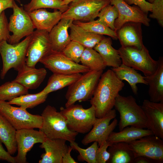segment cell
Here are the masks:
<instances>
[{
    "mask_svg": "<svg viewBox=\"0 0 163 163\" xmlns=\"http://www.w3.org/2000/svg\"><path fill=\"white\" fill-rule=\"evenodd\" d=\"M151 135L154 134L150 129L133 126H126L119 132H112L109 136L107 141L111 144L118 142L128 143Z\"/></svg>",
    "mask_w": 163,
    "mask_h": 163,
    "instance_id": "25",
    "label": "cell"
},
{
    "mask_svg": "<svg viewBox=\"0 0 163 163\" xmlns=\"http://www.w3.org/2000/svg\"><path fill=\"white\" fill-rule=\"evenodd\" d=\"M129 5L134 4L138 6L142 11L148 14L151 11L152 4L146 0H123Z\"/></svg>",
    "mask_w": 163,
    "mask_h": 163,
    "instance_id": "42",
    "label": "cell"
},
{
    "mask_svg": "<svg viewBox=\"0 0 163 163\" xmlns=\"http://www.w3.org/2000/svg\"><path fill=\"white\" fill-rule=\"evenodd\" d=\"M66 141L62 139L46 137L40 146L45 152L42 154L39 163H62V158L68 149Z\"/></svg>",
    "mask_w": 163,
    "mask_h": 163,
    "instance_id": "19",
    "label": "cell"
},
{
    "mask_svg": "<svg viewBox=\"0 0 163 163\" xmlns=\"http://www.w3.org/2000/svg\"><path fill=\"white\" fill-rule=\"evenodd\" d=\"M110 4V0H76L69 5L67 10L62 13V18L73 21H92L103 8Z\"/></svg>",
    "mask_w": 163,
    "mask_h": 163,
    "instance_id": "9",
    "label": "cell"
},
{
    "mask_svg": "<svg viewBox=\"0 0 163 163\" xmlns=\"http://www.w3.org/2000/svg\"><path fill=\"white\" fill-rule=\"evenodd\" d=\"M111 145L106 141L98 147L96 154L97 163H105L108 161L110 155L107 149Z\"/></svg>",
    "mask_w": 163,
    "mask_h": 163,
    "instance_id": "40",
    "label": "cell"
},
{
    "mask_svg": "<svg viewBox=\"0 0 163 163\" xmlns=\"http://www.w3.org/2000/svg\"><path fill=\"white\" fill-rule=\"evenodd\" d=\"M46 137L39 130L34 129L16 130L15 135L17 154L14 157L16 163H26L27 153L37 143H42Z\"/></svg>",
    "mask_w": 163,
    "mask_h": 163,
    "instance_id": "16",
    "label": "cell"
},
{
    "mask_svg": "<svg viewBox=\"0 0 163 163\" xmlns=\"http://www.w3.org/2000/svg\"><path fill=\"white\" fill-rule=\"evenodd\" d=\"M76 0H62V4L63 5H69L72 2Z\"/></svg>",
    "mask_w": 163,
    "mask_h": 163,
    "instance_id": "47",
    "label": "cell"
},
{
    "mask_svg": "<svg viewBox=\"0 0 163 163\" xmlns=\"http://www.w3.org/2000/svg\"><path fill=\"white\" fill-rule=\"evenodd\" d=\"M8 27V22L5 12L3 11L0 15V43L8 40L10 35Z\"/></svg>",
    "mask_w": 163,
    "mask_h": 163,
    "instance_id": "41",
    "label": "cell"
},
{
    "mask_svg": "<svg viewBox=\"0 0 163 163\" xmlns=\"http://www.w3.org/2000/svg\"><path fill=\"white\" fill-rule=\"evenodd\" d=\"M111 69L120 80L122 81L125 80L129 83L133 92L135 95L137 94L138 93L137 84L141 83L148 85L147 82L144 79V76H142L133 68L122 63L119 67L112 68Z\"/></svg>",
    "mask_w": 163,
    "mask_h": 163,
    "instance_id": "27",
    "label": "cell"
},
{
    "mask_svg": "<svg viewBox=\"0 0 163 163\" xmlns=\"http://www.w3.org/2000/svg\"><path fill=\"white\" fill-rule=\"evenodd\" d=\"M73 23L87 31L97 34L107 35L116 40L118 39L116 32L98 19L87 22L74 21Z\"/></svg>",
    "mask_w": 163,
    "mask_h": 163,
    "instance_id": "34",
    "label": "cell"
},
{
    "mask_svg": "<svg viewBox=\"0 0 163 163\" xmlns=\"http://www.w3.org/2000/svg\"><path fill=\"white\" fill-rule=\"evenodd\" d=\"M114 107L120 115L119 131L128 126L148 128L147 120L141 106L137 104L132 96L125 97L119 94Z\"/></svg>",
    "mask_w": 163,
    "mask_h": 163,
    "instance_id": "3",
    "label": "cell"
},
{
    "mask_svg": "<svg viewBox=\"0 0 163 163\" xmlns=\"http://www.w3.org/2000/svg\"><path fill=\"white\" fill-rule=\"evenodd\" d=\"M53 73L64 74L84 73L90 70L72 61L62 52L52 51L40 62Z\"/></svg>",
    "mask_w": 163,
    "mask_h": 163,
    "instance_id": "14",
    "label": "cell"
},
{
    "mask_svg": "<svg viewBox=\"0 0 163 163\" xmlns=\"http://www.w3.org/2000/svg\"><path fill=\"white\" fill-rule=\"evenodd\" d=\"M28 93V89L19 83L8 82L0 86V101H9Z\"/></svg>",
    "mask_w": 163,
    "mask_h": 163,
    "instance_id": "33",
    "label": "cell"
},
{
    "mask_svg": "<svg viewBox=\"0 0 163 163\" xmlns=\"http://www.w3.org/2000/svg\"><path fill=\"white\" fill-rule=\"evenodd\" d=\"M48 95L41 91L35 94L27 93L14 98L8 102L11 105H15L25 109H31L45 102Z\"/></svg>",
    "mask_w": 163,
    "mask_h": 163,
    "instance_id": "31",
    "label": "cell"
},
{
    "mask_svg": "<svg viewBox=\"0 0 163 163\" xmlns=\"http://www.w3.org/2000/svg\"><path fill=\"white\" fill-rule=\"evenodd\" d=\"M69 28L71 40L78 43L85 48H94L104 37L103 35L86 30L73 22Z\"/></svg>",
    "mask_w": 163,
    "mask_h": 163,
    "instance_id": "26",
    "label": "cell"
},
{
    "mask_svg": "<svg viewBox=\"0 0 163 163\" xmlns=\"http://www.w3.org/2000/svg\"><path fill=\"white\" fill-rule=\"evenodd\" d=\"M112 44L111 38L104 37L93 49L100 54L107 66L116 68L120 66L122 62L118 50Z\"/></svg>",
    "mask_w": 163,
    "mask_h": 163,
    "instance_id": "24",
    "label": "cell"
},
{
    "mask_svg": "<svg viewBox=\"0 0 163 163\" xmlns=\"http://www.w3.org/2000/svg\"><path fill=\"white\" fill-rule=\"evenodd\" d=\"M13 13L9 18L8 27L12 33L7 42L11 44L19 42L24 37L31 35L35 29L28 12L14 2Z\"/></svg>",
    "mask_w": 163,
    "mask_h": 163,
    "instance_id": "10",
    "label": "cell"
},
{
    "mask_svg": "<svg viewBox=\"0 0 163 163\" xmlns=\"http://www.w3.org/2000/svg\"><path fill=\"white\" fill-rule=\"evenodd\" d=\"M81 73L64 74L53 73L50 77L46 87L41 91L44 94L50 93L69 86L78 79Z\"/></svg>",
    "mask_w": 163,
    "mask_h": 163,
    "instance_id": "29",
    "label": "cell"
},
{
    "mask_svg": "<svg viewBox=\"0 0 163 163\" xmlns=\"http://www.w3.org/2000/svg\"><path fill=\"white\" fill-rule=\"evenodd\" d=\"M135 158L143 156L155 162H163V140L151 135L127 143Z\"/></svg>",
    "mask_w": 163,
    "mask_h": 163,
    "instance_id": "11",
    "label": "cell"
},
{
    "mask_svg": "<svg viewBox=\"0 0 163 163\" xmlns=\"http://www.w3.org/2000/svg\"><path fill=\"white\" fill-rule=\"evenodd\" d=\"M15 0H0V15L5 9L12 8Z\"/></svg>",
    "mask_w": 163,
    "mask_h": 163,
    "instance_id": "44",
    "label": "cell"
},
{
    "mask_svg": "<svg viewBox=\"0 0 163 163\" xmlns=\"http://www.w3.org/2000/svg\"><path fill=\"white\" fill-rule=\"evenodd\" d=\"M155 162L153 160L147 157L139 156L136 157L133 163H152Z\"/></svg>",
    "mask_w": 163,
    "mask_h": 163,
    "instance_id": "46",
    "label": "cell"
},
{
    "mask_svg": "<svg viewBox=\"0 0 163 163\" xmlns=\"http://www.w3.org/2000/svg\"><path fill=\"white\" fill-rule=\"evenodd\" d=\"M69 5H63L62 0H31L24 6L27 12L41 8H50L58 10L62 13L68 9Z\"/></svg>",
    "mask_w": 163,
    "mask_h": 163,
    "instance_id": "35",
    "label": "cell"
},
{
    "mask_svg": "<svg viewBox=\"0 0 163 163\" xmlns=\"http://www.w3.org/2000/svg\"><path fill=\"white\" fill-rule=\"evenodd\" d=\"M115 109H112L104 117L96 118L91 130L84 137L81 141L84 145L97 142L98 147L107 141L110 134L117 125L118 120Z\"/></svg>",
    "mask_w": 163,
    "mask_h": 163,
    "instance_id": "13",
    "label": "cell"
},
{
    "mask_svg": "<svg viewBox=\"0 0 163 163\" xmlns=\"http://www.w3.org/2000/svg\"><path fill=\"white\" fill-rule=\"evenodd\" d=\"M28 13L35 29L49 33L62 19V13L56 10L50 12L41 8Z\"/></svg>",
    "mask_w": 163,
    "mask_h": 163,
    "instance_id": "21",
    "label": "cell"
},
{
    "mask_svg": "<svg viewBox=\"0 0 163 163\" xmlns=\"http://www.w3.org/2000/svg\"><path fill=\"white\" fill-rule=\"evenodd\" d=\"M147 0L148 2L152 3L155 0Z\"/></svg>",
    "mask_w": 163,
    "mask_h": 163,
    "instance_id": "48",
    "label": "cell"
},
{
    "mask_svg": "<svg viewBox=\"0 0 163 163\" xmlns=\"http://www.w3.org/2000/svg\"><path fill=\"white\" fill-rule=\"evenodd\" d=\"M41 116L42 124L39 130L49 139H61L70 142L75 141L78 133L70 130L66 119L60 112L54 107L47 105Z\"/></svg>",
    "mask_w": 163,
    "mask_h": 163,
    "instance_id": "2",
    "label": "cell"
},
{
    "mask_svg": "<svg viewBox=\"0 0 163 163\" xmlns=\"http://www.w3.org/2000/svg\"><path fill=\"white\" fill-rule=\"evenodd\" d=\"M16 130L0 113V140L11 155L17 151L15 135Z\"/></svg>",
    "mask_w": 163,
    "mask_h": 163,
    "instance_id": "30",
    "label": "cell"
},
{
    "mask_svg": "<svg viewBox=\"0 0 163 163\" xmlns=\"http://www.w3.org/2000/svg\"><path fill=\"white\" fill-rule=\"evenodd\" d=\"M31 35L26 37L19 42L11 44L6 40L0 43V54L2 60V68L0 77L3 79L11 69L18 70L25 63L27 48Z\"/></svg>",
    "mask_w": 163,
    "mask_h": 163,
    "instance_id": "7",
    "label": "cell"
},
{
    "mask_svg": "<svg viewBox=\"0 0 163 163\" xmlns=\"http://www.w3.org/2000/svg\"><path fill=\"white\" fill-rule=\"evenodd\" d=\"M103 71L90 70L69 86L65 97V107L74 104L77 101H86L93 96Z\"/></svg>",
    "mask_w": 163,
    "mask_h": 163,
    "instance_id": "4",
    "label": "cell"
},
{
    "mask_svg": "<svg viewBox=\"0 0 163 163\" xmlns=\"http://www.w3.org/2000/svg\"><path fill=\"white\" fill-rule=\"evenodd\" d=\"M124 86L111 69L102 73L90 100L97 118H101L114 107L116 98Z\"/></svg>",
    "mask_w": 163,
    "mask_h": 163,
    "instance_id": "1",
    "label": "cell"
},
{
    "mask_svg": "<svg viewBox=\"0 0 163 163\" xmlns=\"http://www.w3.org/2000/svg\"><path fill=\"white\" fill-rule=\"evenodd\" d=\"M142 24L139 23L127 22L116 31L122 47L142 49L144 45Z\"/></svg>",
    "mask_w": 163,
    "mask_h": 163,
    "instance_id": "18",
    "label": "cell"
},
{
    "mask_svg": "<svg viewBox=\"0 0 163 163\" xmlns=\"http://www.w3.org/2000/svg\"><path fill=\"white\" fill-rule=\"evenodd\" d=\"M80 62L92 70L103 71L107 67L100 54L93 48H85Z\"/></svg>",
    "mask_w": 163,
    "mask_h": 163,
    "instance_id": "32",
    "label": "cell"
},
{
    "mask_svg": "<svg viewBox=\"0 0 163 163\" xmlns=\"http://www.w3.org/2000/svg\"><path fill=\"white\" fill-rule=\"evenodd\" d=\"M141 107L147 120V129L163 139V102H154L145 99Z\"/></svg>",
    "mask_w": 163,
    "mask_h": 163,
    "instance_id": "17",
    "label": "cell"
},
{
    "mask_svg": "<svg viewBox=\"0 0 163 163\" xmlns=\"http://www.w3.org/2000/svg\"><path fill=\"white\" fill-rule=\"evenodd\" d=\"M85 48L78 43L71 40L61 52L72 61L79 63Z\"/></svg>",
    "mask_w": 163,
    "mask_h": 163,
    "instance_id": "38",
    "label": "cell"
},
{
    "mask_svg": "<svg viewBox=\"0 0 163 163\" xmlns=\"http://www.w3.org/2000/svg\"><path fill=\"white\" fill-rule=\"evenodd\" d=\"M110 158L107 163H133L135 157L128 144L124 142L112 143L108 147Z\"/></svg>",
    "mask_w": 163,
    "mask_h": 163,
    "instance_id": "28",
    "label": "cell"
},
{
    "mask_svg": "<svg viewBox=\"0 0 163 163\" xmlns=\"http://www.w3.org/2000/svg\"><path fill=\"white\" fill-rule=\"evenodd\" d=\"M118 16V12L117 8L115 6L110 4L100 11L97 17L100 21L114 31V22Z\"/></svg>",
    "mask_w": 163,
    "mask_h": 163,
    "instance_id": "37",
    "label": "cell"
},
{
    "mask_svg": "<svg viewBox=\"0 0 163 163\" xmlns=\"http://www.w3.org/2000/svg\"><path fill=\"white\" fill-rule=\"evenodd\" d=\"M15 1H17V2H19V3L20 4L21 3V0H15Z\"/></svg>",
    "mask_w": 163,
    "mask_h": 163,
    "instance_id": "49",
    "label": "cell"
},
{
    "mask_svg": "<svg viewBox=\"0 0 163 163\" xmlns=\"http://www.w3.org/2000/svg\"><path fill=\"white\" fill-rule=\"evenodd\" d=\"M0 160H5L10 163H16L14 157L12 156L3 146L0 140Z\"/></svg>",
    "mask_w": 163,
    "mask_h": 163,
    "instance_id": "43",
    "label": "cell"
},
{
    "mask_svg": "<svg viewBox=\"0 0 163 163\" xmlns=\"http://www.w3.org/2000/svg\"><path fill=\"white\" fill-rule=\"evenodd\" d=\"M110 4L115 6L117 9L118 16L115 20V31L124 24L132 22L140 23L146 26L150 25V19L147 14L142 11L138 6H131L123 0H110Z\"/></svg>",
    "mask_w": 163,
    "mask_h": 163,
    "instance_id": "15",
    "label": "cell"
},
{
    "mask_svg": "<svg viewBox=\"0 0 163 163\" xmlns=\"http://www.w3.org/2000/svg\"><path fill=\"white\" fill-rule=\"evenodd\" d=\"M16 78L13 80L28 89H35L43 82L47 74L44 68L37 69L30 67L26 63L18 71Z\"/></svg>",
    "mask_w": 163,
    "mask_h": 163,
    "instance_id": "20",
    "label": "cell"
},
{
    "mask_svg": "<svg viewBox=\"0 0 163 163\" xmlns=\"http://www.w3.org/2000/svg\"><path fill=\"white\" fill-rule=\"evenodd\" d=\"M118 51L122 63L141 71L145 76L153 75L158 69V60L152 58L144 45L140 50L131 47L121 46Z\"/></svg>",
    "mask_w": 163,
    "mask_h": 163,
    "instance_id": "5",
    "label": "cell"
},
{
    "mask_svg": "<svg viewBox=\"0 0 163 163\" xmlns=\"http://www.w3.org/2000/svg\"><path fill=\"white\" fill-rule=\"evenodd\" d=\"M150 18L156 19L159 24L163 26V0H155L152 3Z\"/></svg>",
    "mask_w": 163,
    "mask_h": 163,
    "instance_id": "39",
    "label": "cell"
},
{
    "mask_svg": "<svg viewBox=\"0 0 163 163\" xmlns=\"http://www.w3.org/2000/svg\"><path fill=\"white\" fill-rule=\"evenodd\" d=\"M0 113L16 130L23 129H40L42 126L41 116L32 114L27 109L15 107L5 101H0Z\"/></svg>",
    "mask_w": 163,
    "mask_h": 163,
    "instance_id": "8",
    "label": "cell"
},
{
    "mask_svg": "<svg viewBox=\"0 0 163 163\" xmlns=\"http://www.w3.org/2000/svg\"><path fill=\"white\" fill-rule=\"evenodd\" d=\"M73 149L70 146H68L67 152L63 156L62 159V163H77L76 161L71 155V152Z\"/></svg>",
    "mask_w": 163,
    "mask_h": 163,
    "instance_id": "45",
    "label": "cell"
},
{
    "mask_svg": "<svg viewBox=\"0 0 163 163\" xmlns=\"http://www.w3.org/2000/svg\"><path fill=\"white\" fill-rule=\"evenodd\" d=\"M52 51L49 33L36 30L31 35L27 49L25 63L35 67L36 64Z\"/></svg>",
    "mask_w": 163,
    "mask_h": 163,
    "instance_id": "12",
    "label": "cell"
},
{
    "mask_svg": "<svg viewBox=\"0 0 163 163\" xmlns=\"http://www.w3.org/2000/svg\"><path fill=\"white\" fill-rule=\"evenodd\" d=\"M60 112L65 118L69 129L78 133L89 132L97 118L95 108L92 105L85 109L82 105L74 104L66 108L61 107Z\"/></svg>",
    "mask_w": 163,
    "mask_h": 163,
    "instance_id": "6",
    "label": "cell"
},
{
    "mask_svg": "<svg viewBox=\"0 0 163 163\" xmlns=\"http://www.w3.org/2000/svg\"><path fill=\"white\" fill-rule=\"evenodd\" d=\"M73 21L62 18L49 33L52 51L61 52L71 41L68 29Z\"/></svg>",
    "mask_w": 163,
    "mask_h": 163,
    "instance_id": "22",
    "label": "cell"
},
{
    "mask_svg": "<svg viewBox=\"0 0 163 163\" xmlns=\"http://www.w3.org/2000/svg\"><path fill=\"white\" fill-rule=\"evenodd\" d=\"M158 67L153 75L144 76L149 85L148 94L150 101L154 102H163V58L159 57Z\"/></svg>",
    "mask_w": 163,
    "mask_h": 163,
    "instance_id": "23",
    "label": "cell"
},
{
    "mask_svg": "<svg viewBox=\"0 0 163 163\" xmlns=\"http://www.w3.org/2000/svg\"><path fill=\"white\" fill-rule=\"evenodd\" d=\"M93 142L86 149L81 148L75 141L70 142V146L73 149L75 150L79 154L77 157L79 161H85L88 163H97L96 154L98 146L97 142Z\"/></svg>",
    "mask_w": 163,
    "mask_h": 163,
    "instance_id": "36",
    "label": "cell"
}]
</instances>
